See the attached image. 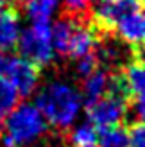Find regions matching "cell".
<instances>
[{
  "instance_id": "cell-10",
  "label": "cell",
  "mask_w": 145,
  "mask_h": 147,
  "mask_svg": "<svg viewBox=\"0 0 145 147\" xmlns=\"http://www.w3.org/2000/svg\"><path fill=\"white\" fill-rule=\"evenodd\" d=\"M18 99L20 95L14 90V86L4 76H0V127H2L4 120L9 117V113L16 108Z\"/></svg>"
},
{
  "instance_id": "cell-16",
  "label": "cell",
  "mask_w": 145,
  "mask_h": 147,
  "mask_svg": "<svg viewBox=\"0 0 145 147\" xmlns=\"http://www.w3.org/2000/svg\"><path fill=\"white\" fill-rule=\"evenodd\" d=\"M134 4H138V5H145V0H133Z\"/></svg>"
},
{
  "instance_id": "cell-15",
  "label": "cell",
  "mask_w": 145,
  "mask_h": 147,
  "mask_svg": "<svg viewBox=\"0 0 145 147\" xmlns=\"http://www.w3.org/2000/svg\"><path fill=\"white\" fill-rule=\"evenodd\" d=\"M9 57L5 56V52H0V76H4V70H5V65Z\"/></svg>"
},
{
  "instance_id": "cell-17",
  "label": "cell",
  "mask_w": 145,
  "mask_h": 147,
  "mask_svg": "<svg viewBox=\"0 0 145 147\" xmlns=\"http://www.w3.org/2000/svg\"><path fill=\"white\" fill-rule=\"evenodd\" d=\"M68 147H74V145H68ZM84 147H97V145H84Z\"/></svg>"
},
{
  "instance_id": "cell-9",
  "label": "cell",
  "mask_w": 145,
  "mask_h": 147,
  "mask_svg": "<svg viewBox=\"0 0 145 147\" xmlns=\"http://www.w3.org/2000/svg\"><path fill=\"white\" fill-rule=\"evenodd\" d=\"M59 0H20L32 24H48Z\"/></svg>"
},
{
  "instance_id": "cell-12",
  "label": "cell",
  "mask_w": 145,
  "mask_h": 147,
  "mask_svg": "<svg viewBox=\"0 0 145 147\" xmlns=\"http://www.w3.org/2000/svg\"><path fill=\"white\" fill-rule=\"evenodd\" d=\"M97 135L99 131L91 122L81 124L68 135V142L74 147H84V145H95L97 144Z\"/></svg>"
},
{
  "instance_id": "cell-7",
  "label": "cell",
  "mask_w": 145,
  "mask_h": 147,
  "mask_svg": "<svg viewBox=\"0 0 145 147\" xmlns=\"http://www.w3.org/2000/svg\"><path fill=\"white\" fill-rule=\"evenodd\" d=\"M115 34L120 36V40L127 43L133 50H138L145 45V24H143V14L140 11H134L127 14L126 18L118 22Z\"/></svg>"
},
{
  "instance_id": "cell-5",
  "label": "cell",
  "mask_w": 145,
  "mask_h": 147,
  "mask_svg": "<svg viewBox=\"0 0 145 147\" xmlns=\"http://www.w3.org/2000/svg\"><path fill=\"white\" fill-rule=\"evenodd\" d=\"M41 68L23 57H9L4 70V77L14 86L20 97H29L40 81Z\"/></svg>"
},
{
  "instance_id": "cell-14",
  "label": "cell",
  "mask_w": 145,
  "mask_h": 147,
  "mask_svg": "<svg viewBox=\"0 0 145 147\" xmlns=\"http://www.w3.org/2000/svg\"><path fill=\"white\" fill-rule=\"evenodd\" d=\"M64 2V14H72V16H84L90 9L91 0H63Z\"/></svg>"
},
{
  "instance_id": "cell-13",
  "label": "cell",
  "mask_w": 145,
  "mask_h": 147,
  "mask_svg": "<svg viewBox=\"0 0 145 147\" xmlns=\"http://www.w3.org/2000/svg\"><path fill=\"white\" fill-rule=\"evenodd\" d=\"M127 136L131 147H145V122H134L127 126Z\"/></svg>"
},
{
  "instance_id": "cell-11",
  "label": "cell",
  "mask_w": 145,
  "mask_h": 147,
  "mask_svg": "<svg viewBox=\"0 0 145 147\" xmlns=\"http://www.w3.org/2000/svg\"><path fill=\"white\" fill-rule=\"evenodd\" d=\"M97 144L100 147H127L129 136H127V126H113L106 129H99Z\"/></svg>"
},
{
  "instance_id": "cell-4",
  "label": "cell",
  "mask_w": 145,
  "mask_h": 147,
  "mask_svg": "<svg viewBox=\"0 0 145 147\" xmlns=\"http://www.w3.org/2000/svg\"><path fill=\"white\" fill-rule=\"evenodd\" d=\"M16 47L23 59L40 68L47 67L54 59L52 29L48 24H32L20 34Z\"/></svg>"
},
{
  "instance_id": "cell-3",
  "label": "cell",
  "mask_w": 145,
  "mask_h": 147,
  "mask_svg": "<svg viewBox=\"0 0 145 147\" xmlns=\"http://www.w3.org/2000/svg\"><path fill=\"white\" fill-rule=\"evenodd\" d=\"M140 11V5L133 0H95L90 4L86 18L100 38H113L118 22L127 14Z\"/></svg>"
},
{
  "instance_id": "cell-6",
  "label": "cell",
  "mask_w": 145,
  "mask_h": 147,
  "mask_svg": "<svg viewBox=\"0 0 145 147\" xmlns=\"http://www.w3.org/2000/svg\"><path fill=\"white\" fill-rule=\"evenodd\" d=\"M111 74L113 70L106 67H99L95 72L83 79L81 84V100L86 104V108L91 106L93 102L102 99L111 88Z\"/></svg>"
},
{
  "instance_id": "cell-2",
  "label": "cell",
  "mask_w": 145,
  "mask_h": 147,
  "mask_svg": "<svg viewBox=\"0 0 145 147\" xmlns=\"http://www.w3.org/2000/svg\"><path fill=\"white\" fill-rule=\"evenodd\" d=\"M48 135V122L32 104L14 108L0 127V144L4 147H27Z\"/></svg>"
},
{
  "instance_id": "cell-18",
  "label": "cell",
  "mask_w": 145,
  "mask_h": 147,
  "mask_svg": "<svg viewBox=\"0 0 145 147\" xmlns=\"http://www.w3.org/2000/svg\"><path fill=\"white\" fill-rule=\"evenodd\" d=\"M142 14H143V24H145V11H143V13H142ZM143 47H145V45H143Z\"/></svg>"
},
{
  "instance_id": "cell-8",
  "label": "cell",
  "mask_w": 145,
  "mask_h": 147,
  "mask_svg": "<svg viewBox=\"0 0 145 147\" xmlns=\"http://www.w3.org/2000/svg\"><path fill=\"white\" fill-rule=\"evenodd\" d=\"M20 38V16L18 9L0 11V52L16 49Z\"/></svg>"
},
{
  "instance_id": "cell-1",
  "label": "cell",
  "mask_w": 145,
  "mask_h": 147,
  "mask_svg": "<svg viewBox=\"0 0 145 147\" xmlns=\"http://www.w3.org/2000/svg\"><path fill=\"white\" fill-rule=\"evenodd\" d=\"M81 93L66 83H48L36 97V108L40 109L48 126L57 131H66L75 120L81 108Z\"/></svg>"
}]
</instances>
